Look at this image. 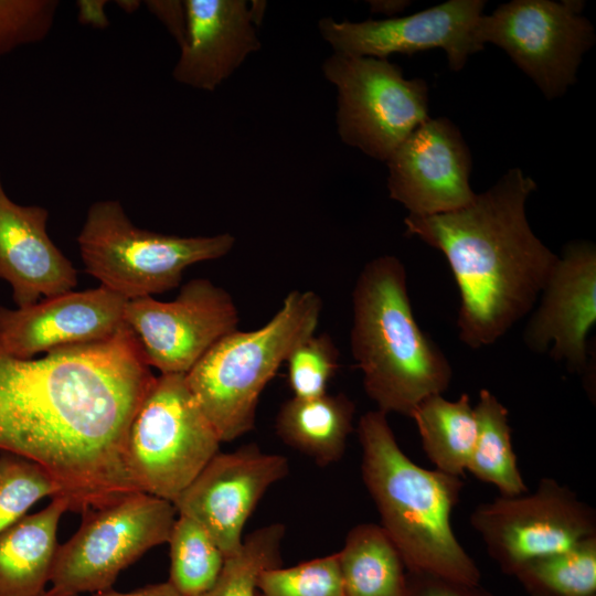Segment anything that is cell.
Masks as SVG:
<instances>
[{
  "mask_svg": "<svg viewBox=\"0 0 596 596\" xmlns=\"http://www.w3.org/2000/svg\"><path fill=\"white\" fill-rule=\"evenodd\" d=\"M155 379L125 322L108 339L38 359L17 358L0 343V451L45 469L68 511L83 514L140 492L126 443Z\"/></svg>",
  "mask_w": 596,
  "mask_h": 596,
  "instance_id": "cell-1",
  "label": "cell"
},
{
  "mask_svg": "<svg viewBox=\"0 0 596 596\" xmlns=\"http://www.w3.org/2000/svg\"><path fill=\"white\" fill-rule=\"evenodd\" d=\"M536 183L519 168L458 210L407 215L406 233L440 251L458 286L461 342H497L530 312L558 255L532 231L525 203Z\"/></svg>",
  "mask_w": 596,
  "mask_h": 596,
  "instance_id": "cell-2",
  "label": "cell"
},
{
  "mask_svg": "<svg viewBox=\"0 0 596 596\" xmlns=\"http://www.w3.org/2000/svg\"><path fill=\"white\" fill-rule=\"evenodd\" d=\"M356 432L362 479L406 570L479 584L480 571L450 523L464 487L460 477L413 462L379 409L363 414Z\"/></svg>",
  "mask_w": 596,
  "mask_h": 596,
  "instance_id": "cell-3",
  "label": "cell"
},
{
  "mask_svg": "<svg viewBox=\"0 0 596 596\" xmlns=\"http://www.w3.org/2000/svg\"><path fill=\"white\" fill-rule=\"evenodd\" d=\"M352 311L351 352L379 411L411 417L424 398L448 389L451 366L414 317L397 257L365 264L352 291Z\"/></svg>",
  "mask_w": 596,
  "mask_h": 596,
  "instance_id": "cell-4",
  "label": "cell"
},
{
  "mask_svg": "<svg viewBox=\"0 0 596 596\" xmlns=\"http://www.w3.org/2000/svg\"><path fill=\"white\" fill-rule=\"evenodd\" d=\"M321 309L315 291L292 290L265 326L224 336L185 374L221 441L253 429L263 390L292 349L316 332Z\"/></svg>",
  "mask_w": 596,
  "mask_h": 596,
  "instance_id": "cell-5",
  "label": "cell"
},
{
  "mask_svg": "<svg viewBox=\"0 0 596 596\" xmlns=\"http://www.w3.org/2000/svg\"><path fill=\"white\" fill-rule=\"evenodd\" d=\"M77 243L86 272L131 300L178 287L189 266L225 256L235 238L228 233L178 236L143 230L119 201L102 200L88 209Z\"/></svg>",
  "mask_w": 596,
  "mask_h": 596,
  "instance_id": "cell-6",
  "label": "cell"
},
{
  "mask_svg": "<svg viewBox=\"0 0 596 596\" xmlns=\"http://www.w3.org/2000/svg\"><path fill=\"white\" fill-rule=\"evenodd\" d=\"M221 443L185 374H161L130 424L127 467L140 492L173 503L220 451Z\"/></svg>",
  "mask_w": 596,
  "mask_h": 596,
  "instance_id": "cell-7",
  "label": "cell"
},
{
  "mask_svg": "<svg viewBox=\"0 0 596 596\" xmlns=\"http://www.w3.org/2000/svg\"><path fill=\"white\" fill-rule=\"evenodd\" d=\"M338 89L340 138L365 155L387 161L428 116V86L407 79L386 58L333 53L322 65Z\"/></svg>",
  "mask_w": 596,
  "mask_h": 596,
  "instance_id": "cell-8",
  "label": "cell"
},
{
  "mask_svg": "<svg viewBox=\"0 0 596 596\" xmlns=\"http://www.w3.org/2000/svg\"><path fill=\"white\" fill-rule=\"evenodd\" d=\"M175 514L172 502L145 492L83 513L77 532L57 546L51 587L74 595L111 588L126 567L168 542Z\"/></svg>",
  "mask_w": 596,
  "mask_h": 596,
  "instance_id": "cell-9",
  "label": "cell"
},
{
  "mask_svg": "<svg viewBox=\"0 0 596 596\" xmlns=\"http://www.w3.org/2000/svg\"><path fill=\"white\" fill-rule=\"evenodd\" d=\"M583 9L582 0H513L481 15L479 40L502 49L545 98L554 99L576 82L583 55L595 42Z\"/></svg>",
  "mask_w": 596,
  "mask_h": 596,
  "instance_id": "cell-10",
  "label": "cell"
},
{
  "mask_svg": "<svg viewBox=\"0 0 596 596\" xmlns=\"http://www.w3.org/2000/svg\"><path fill=\"white\" fill-rule=\"evenodd\" d=\"M470 523L490 557L509 575L596 535L595 510L552 478H542L530 494L478 504Z\"/></svg>",
  "mask_w": 596,
  "mask_h": 596,
  "instance_id": "cell-11",
  "label": "cell"
},
{
  "mask_svg": "<svg viewBox=\"0 0 596 596\" xmlns=\"http://www.w3.org/2000/svg\"><path fill=\"white\" fill-rule=\"evenodd\" d=\"M238 321L231 295L206 278L188 281L172 301L127 300L124 311L145 361L161 374H187Z\"/></svg>",
  "mask_w": 596,
  "mask_h": 596,
  "instance_id": "cell-12",
  "label": "cell"
},
{
  "mask_svg": "<svg viewBox=\"0 0 596 596\" xmlns=\"http://www.w3.org/2000/svg\"><path fill=\"white\" fill-rule=\"evenodd\" d=\"M485 3L449 0L409 15L362 22L324 18L319 31L334 53L387 60L394 53L412 55L440 49L450 70L460 71L468 57L485 46L478 35Z\"/></svg>",
  "mask_w": 596,
  "mask_h": 596,
  "instance_id": "cell-13",
  "label": "cell"
},
{
  "mask_svg": "<svg viewBox=\"0 0 596 596\" xmlns=\"http://www.w3.org/2000/svg\"><path fill=\"white\" fill-rule=\"evenodd\" d=\"M289 471L285 456L257 445L217 453L173 505L179 515L200 524L225 557L243 543V529L265 492Z\"/></svg>",
  "mask_w": 596,
  "mask_h": 596,
  "instance_id": "cell-14",
  "label": "cell"
},
{
  "mask_svg": "<svg viewBox=\"0 0 596 596\" xmlns=\"http://www.w3.org/2000/svg\"><path fill=\"white\" fill-rule=\"evenodd\" d=\"M387 189L408 215L447 213L469 204L471 156L454 123L428 118L391 155Z\"/></svg>",
  "mask_w": 596,
  "mask_h": 596,
  "instance_id": "cell-15",
  "label": "cell"
},
{
  "mask_svg": "<svg viewBox=\"0 0 596 596\" xmlns=\"http://www.w3.org/2000/svg\"><path fill=\"white\" fill-rule=\"evenodd\" d=\"M127 299L104 286L68 290L14 309L0 307V343L21 359L102 341L124 326Z\"/></svg>",
  "mask_w": 596,
  "mask_h": 596,
  "instance_id": "cell-16",
  "label": "cell"
},
{
  "mask_svg": "<svg viewBox=\"0 0 596 596\" xmlns=\"http://www.w3.org/2000/svg\"><path fill=\"white\" fill-rule=\"evenodd\" d=\"M524 330V342L538 353L581 372L586 368V337L596 322V247L588 241L567 243Z\"/></svg>",
  "mask_w": 596,
  "mask_h": 596,
  "instance_id": "cell-17",
  "label": "cell"
},
{
  "mask_svg": "<svg viewBox=\"0 0 596 596\" xmlns=\"http://www.w3.org/2000/svg\"><path fill=\"white\" fill-rule=\"evenodd\" d=\"M47 220L45 207L11 200L0 175V279L10 285L17 307L77 285V272L51 240Z\"/></svg>",
  "mask_w": 596,
  "mask_h": 596,
  "instance_id": "cell-18",
  "label": "cell"
},
{
  "mask_svg": "<svg viewBox=\"0 0 596 596\" xmlns=\"http://www.w3.org/2000/svg\"><path fill=\"white\" fill-rule=\"evenodd\" d=\"M187 32L173 78L213 92L260 46L243 0H185Z\"/></svg>",
  "mask_w": 596,
  "mask_h": 596,
  "instance_id": "cell-19",
  "label": "cell"
},
{
  "mask_svg": "<svg viewBox=\"0 0 596 596\" xmlns=\"http://www.w3.org/2000/svg\"><path fill=\"white\" fill-rule=\"evenodd\" d=\"M66 511V499L55 497L0 533V596H40L46 590Z\"/></svg>",
  "mask_w": 596,
  "mask_h": 596,
  "instance_id": "cell-20",
  "label": "cell"
},
{
  "mask_svg": "<svg viewBox=\"0 0 596 596\" xmlns=\"http://www.w3.org/2000/svg\"><path fill=\"white\" fill-rule=\"evenodd\" d=\"M354 403L343 393L291 397L279 408L275 428L288 446L319 466L340 460L353 430Z\"/></svg>",
  "mask_w": 596,
  "mask_h": 596,
  "instance_id": "cell-21",
  "label": "cell"
},
{
  "mask_svg": "<svg viewBox=\"0 0 596 596\" xmlns=\"http://www.w3.org/2000/svg\"><path fill=\"white\" fill-rule=\"evenodd\" d=\"M338 558L345 596H405L404 561L381 525L352 528Z\"/></svg>",
  "mask_w": 596,
  "mask_h": 596,
  "instance_id": "cell-22",
  "label": "cell"
},
{
  "mask_svg": "<svg viewBox=\"0 0 596 596\" xmlns=\"http://www.w3.org/2000/svg\"><path fill=\"white\" fill-rule=\"evenodd\" d=\"M423 450L437 470L461 477L475 446L477 421L470 396L457 401L441 394L424 398L413 411Z\"/></svg>",
  "mask_w": 596,
  "mask_h": 596,
  "instance_id": "cell-23",
  "label": "cell"
},
{
  "mask_svg": "<svg viewBox=\"0 0 596 596\" xmlns=\"http://www.w3.org/2000/svg\"><path fill=\"white\" fill-rule=\"evenodd\" d=\"M473 411L477 436L467 470L477 479L496 486L501 496L526 493L528 488L512 446L508 409L490 391L483 389Z\"/></svg>",
  "mask_w": 596,
  "mask_h": 596,
  "instance_id": "cell-24",
  "label": "cell"
},
{
  "mask_svg": "<svg viewBox=\"0 0 596 596\" xmlns=\"http://www.w3.org/2000/svg\"><path fill=\"white\" fill-rule=\"evenodd\" d=\"M169 582L182 596H199L210 589L224 566L225 555L195 521L179 515L172 526Z\"/></svg>",
  "mask_w": 596,
  "mask_h": 596,
  "instance_id": "cell-25",
  "label": "cell"
},
{
  "mask_svg": "<svg viewBox=\"0 0 596 596\" xmlns=\"http://www.w3.org/2000/svg\"><path fill=\"white\" fill-rule=\"evenodd\" d=\"M522 586L552 596H596V535L536 558L514 575Z\"/></svg>",
  "mask_w": 596,
  "mask_h": 596,
  "instance_id": "cell-26",
  "label": "cell"
},
{
  "mask_svg": "<svg viewBox=\"0 0 596 596\" xmlns=\"http://www.w3.org/2000/svg\"><path fill=\"white\" fill-rule=\"evenodd\" d=\"M285 526L274 523L244 538L241 549L225 558L214 585L199 596H257L262 572L280 565Z\"/></svg>",
  "mask_w": 596,
  "mask_h": 596,
  "instance_id": "cell-27",
  "label": "cell"
},
{
  "mask_svg": "<svg viewBox=\"0 0 596 596\" xmlns=\"http://www.w3.org/2000/svg\"><path fill=\"white\" fill-rule=\"evenodd\" d=\"M45 497H61L47 471L28 458L1 451L0 533L24 518Z\"/></svg>",
  "mask_w": 596,
  "mask_h": 596,
  "instance_id": "cell-28",
  "label": "cell"
},
{
  "mask_svg": "<svg viewBox=\"0 0 596 596\" xmlns=\"http://www.w3.org/2000/svg\"><path fill=\"white\" fill-rule=\"evenodd\" d=\"M257 589L263 596H345L338 553L262 572Z\"/></svg>",
  "mask_w": 596,
  "mask_h": 596,
  "instance_id": "cell-29",
  "label": "cell"
},
{
  "mask_svg": "<svg viewBox=\"0 0 596 596\" xmlns=\"http://www.w3.org/2000/svg\"><path fill=\"white\" fill-rule=\"evenodd\" d=\"M286 362L294 397L313 398L327 393L339 368V350L328 333H313L292 349Z\"/></svg>",
  "mask_w": 596,
  "mask_h": 596,
  "instance_id": "cell-30",
  "label": "cell"
},
{
  "mask_svg": "<svg viewBox=\"0 0 596 596\" xmlns=\"http://www.w3.org/2000/svg\"><path fill=\"white\" fill-rule=\"evenodd\" d=\"M58 6L56 0H0V57L43 41Z\"/></svg>",
  "mask_w": 596,
  "mask_h": 596,
  "instance_id": "cell-31",
  "label": "cell"
},
{
  "mask_svg": "<svg viewBox=\"0 0 596 596\" xmlns=\"http://www.w3.org/2000/svg\"><path fill=\"white\" fill-rule=\"evenodd\" d=\"M405 596H494L479 586L428 573L406 570Z\"/></svg>",
  "mask_w": 596,
  "mask_h": 596,
  "instance_id": "cell-32",
  "label": "cell"
},
{
  "mask_svg": "<svg viewBox=\"0 0 596 596\" xmlns=\"http://www.w3.org/2000/svg\"><path fill=\"white\" fill-rule=\"evenodd\" d=\"M145 6L171 33L181 46L187 32V11L184 1L148 0Z\"/></svg>",
  "mask_w": 596,
  "mask_h": 596,
  "instance_id": "cell-33",
  "label": "cell"
},
{
  "mask_svg": "<svg viewBox=\"0 0 596 596\" xmlns=\"http://www.w3.org/2000/svg\"><path fill=\"white\" fill-rule=\"evenodd\" d=\"M106 0H78L77 19L81 24L94 29L103 30L109 25V20L106 14Z\"/></svg>",
  "mask_w": 596,
  "mask_h": 596,
  "instance_id": "cell-34",
  "label": "cell"
},
{
  "mask_svg": "<svg viewBox=\"0 0 596 596\" xmlns=\"http://www.w3.org/2000/svg\"><path fill=\"white\" fill-rule=\"evenodd\" d=\"M94 596H182L168 581L150 584L130 592H117L111 588L95 593Z\"/></svg>",
  "mask_w": 596,
  "mask_h": 596,
  "instance_id": "cell-35",
  "label": "cell"
},
{
  "mask_svg": "<svg viewBox=\"0 0 596 596\" xmlns=\"http://www.w3.org/2000/svg\"><path fill=\"white\" fill-rule=\"evenodd\" d=\"M409 1H400V0H393V1H370V6L372 8V11L374 12H381L389 15H394L396 13H401L404 11L405 8L409 6Z\"/></svg>",
  "mask_w": 596,
  "mask_h": 596,
  "instance_id": "cell-36",
  "label": "cell"
},
{
  "mask_svg": "<svg viewBox=\"0 0 596 596\" xmlns=\"http://www.w3.org/2000/svg\"><path fill=\"white\" fill-rule=\"evenodd\" d=\"M116 6L126 13H134L139 9L141 2L138 0H119L116 1Z\"/></svg>",
  "mask_w": 596,
  "mask_h": 596,
  "instance_id": "cell-37",
  "label": "cell"
},
{
  "mask_svg": "<svg viewBox=\"0 0 596 596\" xmlns=\"http://www.w3.org/2000/svg\"><path fill=\"white\" fill-rule=\"evenodd\" d=\"M40 596H77V595H74V594H71V593L63 592V590H61V589L51 587V588L46 589V590H45L42 595H40Z\"/></svg>",
  "mask_w": 596,
  "mask_h": 596,
  "instance_id": "cell-38",
  "label": "cell"
},
{
  "mask_svg": "<svg viewBox=\"0 0 596 596\" xmlns=\"http://www.w3.org/2000/svg\"><path fill=\"white\" fill-rule=\"evenodd\" d=\"M525 590L528 592V594L530 596H552V595H550V594H547L545 592H542L540 589H536V588H526Z\"/></svg>",
  "mask_w": 596,
  "mask_h": 596,
  "instance_id": "cell-39",
  "label": "cell"
}]
</instances>
